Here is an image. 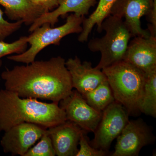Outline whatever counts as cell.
<instances>
[{"label": "cell", "mask_w": 156, "mask_h": 156, "mask_svg": "<svg viewBox=\"0 0 156 156\" xmlns=\"http://www.w3.org/2000/svg\"><path fill=\"white\" fill-rule=\"evenodd\" d=\"M5 89L20 97L58 103L72 92L71 78L61 56L6 69L1 74Z\"/></svg>", "instance_id": "obj_1"}, {"label": "cell", "mask_w": 156, "mask_h": 156, "mask_svg": "<svg viewBox=\"0 0 156 156\" xmlns=\"http://www.w3.org/2000/svg\"><path fill=\"white\" fill-rule=\"evenodd\" d=\"M66 121L65 112L58 103H46L20 97L5 89L0 90V131L5 132L21 123H33L48 128Z\"/></svg>", "instance_id": "obj_2"}, {"label": "cell", "mask_w": 156, "mask_h": 156, "mask_svg": "<svg viewBox=\"0 0 156 156\" xmlns=\"http://www.w3.org/2000/svg\"><path fill=\"white\" fill-rule=\"evenodd\" d=\"M115 101L128 111L130 115H137L145 82L146 73L124 60L102 69Z\"/></svg>", "instance_id": "obj_3"}, {"label": "cell", "mask_w": 156, "mask_h": 156, "mask_svg": "<svg viewBox=\"0 0 156 156\" xmlns=\"http://www.w3.org/2000/svg\"><path fill=\"white\" fill-rule=\"evenodd\" d=\"M101 29L105 32L104 35L90 40L88 48L92 52L101 53L100 61L95 67L102 70L123 60L133 36L124 20L112 15L104 20Z\"/></svg>", "instance_id": "obj_4"}, {"label": "cell", "mask_w": 156, "mask_h": 156, "mask_svg": "<svg viewBox=\"0 0 156 156\" xmlns=\"http://www.w3.org/2000/svg\"><path fill=\"white\" fill-rule=\"evenodd\" d=\"M85 17L74 14L68 16L64 24L57 27H52L48 23H43L32 32L27 37L30 48L23 53L8 56L11 61L28 64L35 60L38 54L50 45H59L65 37L73 34H80L83 30L82 23Z\"/></svg>", "instance_id": "obj_5"}, {"label": "cell", "mask_w": 156, "mask_h": 156, "mask_svg": "<svg viewBox=\"0 0 156 156\" xmlns=\"http://www.w3.org/2000/svg\"><path fill=\"white\" fill-rule=\"evenodd\" d=\"M127 110L117 101L102 112L101 119L90 144L97 149L108 152L112 142L121 134L129 121Z\"/></svg>", "instance_id": "obj_6"}, {"label": "cell", "mask_w": 156, "mask_h": 156, "mask_svg": "<svg viewBox=\"0 0 156 156\" xmlns=\"http://www.w3.org/2000/svg\"><path fill=\"white\" fill-rule=\"evenodd\" d=\"M155 140L151 127L142 119L129 120L117 137L112 156H138L143 147L153 143Z\"/></svg>", "instance_id": "obj_7"}, {"label": "cell", "mask_w": 156, "mask_h": 156, "mask_svg": "<svg viewBox=\"0 0 156 156\" xmlns=\"http://www.w3.org/2000/svg\"><path fill=\"white\" fill-rule=\"evenodd\" d=\"M47 129L30 123H21L13 126L4 132L1 139L0 144L3 151L12 155L24 156Z\"/></svg>", "instance_id": "obj_8"}, {"label": "cell", "mask_w": 156, "mask_h": 156, "mask_svg": "<svg viewBox=\"0 0 156 156\" xmlns=\"http://www.w3.org/2000/svg\"><path fill=\"white\" fill-rule=\"evenodd\" d=\"M59 102V106L64 110L68 121L87 132H95L102 112L97 111L90 106L80 92L73 90L69 96Z\"/></svg>", "instance_id": "obj_9"}, {"label": "cell", "mask_w": 156, "mask_h": 156, "mask_svg": "<svg viewBox=\"0 0 156 156\" xmlns=\"http://www.w3.org/2000/svg\"><path fill=\"white\" fill-rule=\"evenodd\" d=\"M155 5L156 0H116L110 15L124 19L132 36L148 37L150 33L142 28L140 18L148 14Z\"/></svg>", "instance_id": "obj_10"}, {"label": "cell", "mask_w": 156, "mask_h": 156, "mask_svg": "<svg viewBox=\"0 0 156 156\" xmlns=\"http://www.w3.org/2000/svg\"><path fill=\"white\" fill-rule=\"evenodd\" d=\"M123 60L148 73L156 70V36L134 37Z\"/></svg>", "instance_id": "obj_11"}, {"label": "cell", "mask_w": 156, "mask_h": 156, "mask_svg": "<svg viewBox=\"0 0 156 156\" xmlns=\"http://www.w3.org/2000/svg\"><path fill=\"white\" fill-rule=\"evenodd\" d=\"M66 66L71 78L73 88L81 95L93 90L107 78L102 70L92 67L90 62H82L76 56L66 61Z\"/></svg>", "instance_id": "obj_12"}, {"label": "cell", "mask_w": 156, "mask_h": 156, "mask_svg": "<svg viewBox=\"0 0 156 156\" xmlns=\"http://www.w3.org/2000/svg\"><path fill=\"white\" fill-rule=\"evenodd\" d=\"M81 129L69 121L47 129L56 156H76L79 148Z\"/></svg>", "instance_id": "obj_13"}, {"label": "cell", "mask_w": 156, "mask_h": 156, "mask_svg": "<svg viewBox=\"0 0 156 156\" xmlns=\"http://www.w3.org/2000/svg\"><path fill=\"white\" fill-rule=\"evenodd\" d=\"M97 3V0H63L56 9L45 13L37 18L30 25L29 31L32 32L46 23L54 26L58 22V17L69 12H73L77 16L84 17L88 14L91 7H94Z\"/></svg>", "instance_id": "obj_14"}, {"label": "cell", "mask_w": 156, "mask_h": 156, "mask_svg": "<svg viewBox=\"0 0 156 156\" xmlns=\"http://www.w3.org/2000/svg\"><path fill=\"white\" fill-rule=\"evenodd\" d=\"M0 5L5 9L9 19L21 20L26 25H31L45 13L44 9L33 3L32 0H0Z\"/></svg>", "instance_id": "obj_15"}, {"label": "cell", "mask_w": 156, "mask_h": 156, "mask_svg": "<svg viewBox=\"0 0 156 156\" xmlns=\"http://www.w3.org/2000/svg\"><path fill=\"white\" fill-rule=\"evenodd\" d=\"M116 0H99L95 11L87 18L83 20L82 23L83 30L78 37L79 41L83 43L88 41L89 34L95 26L97 27L98 32H101V24L110 14L112 7Z\"/></svg>", "instance_id": "obj_16"}, {"label": "cell", "mask_w": 156, "mask_h": 156, "mask_svg": "<svg viewBox=\"0 0 156 156\" xmlns=\"http://www.w3.org/2000/svg\"><path fill=\"white\" fill-rule=\"evenodd\" d=\"M82 96L90 106L100 112H102L111 104L115 101L107 80Z\"/></svg>", "instance_id": "obj_17"}, {"label": "cell", "mask_w": 156, "mask_h": 156, "mask_svg": "<svg viewBox=\"0 0 156 156\" xmlns=\"http://www.w3.org/2000/svg\"><path fill=\"white\" fill-rule=\"evenodd\" d=\"M139 110L140 112L156 118V70L146 73Z\"/></svg>", "instance_id": "obj_18"}, {"label": "cell", "mask_w": 156, "mask_h": 156, "mask_svg": "<svg viewBox=\"0 0 156 156\" xmlns=\"http://www.w3.org/2000/svg\"><path fill=\"white\" fill-rule=\"evenodd\" d=\"M40 141L27 152L24 156H55L56 155L52 140L47 131L42 135Z\"/></svg>", "instance_id": "obj_19"}, {"label": "cell", "mask_w": 156, "mask_h": 156, "mask_svg": "<svg viewBox=\"0 0 156 156\" xmlns=\"http://www.w3.org/2000/svg\"><path fill=\"white\" fill-rule=\"evenodd\" d=\"M27 36L20 37L17 41L12 43L0 41V67L2 64V58L13 53L19 54L23 53L27 50Z\"/></svg>", "instance_id": "obj_20"}, {"label": "cell", "mask_w": 156, "mask_h": 156, "mask_svg": "<svg viewBox=\"0 0 156 156\" xmlns=\"http://www.w3.org/2000/svg\"><path fill=\"white\" fill-rule=\"evenodd\" d=\"M87 132L83 130L81 132L79 143L80 148L76 156H106L108 152L95 149L91 145L87 135Z\"/></svg>", "instance_id": "obj_21"}, {"label": "cell", "mask_w": 156, "mask_h": 156, "mask_svg": "<svg viewBox=\"0 0 156 156\" xmlns=\"http://www.w3.org/2000/svg\"><path fill=\"white\" fill-rule=\"evenodd\" d=\"M21 20L9 22L4 17V12L0 9V41H5L6 38L17 31L22 26Z\"/></svg>", "instance_id": "obj_22"}, {"label": "cell", "mask_w": 156, "mask_h": 156, "mask_svg": "<svg viewBox=\"0 0 156 156\" xmlns=\"http://www.w3.org/2000/svg\"><path fill=\"white\" fill-rule=\"evenodd\" d=\"M63 0H32L33 3L44 9L47 12L58 8Z\"/></svg>", "instance_id": "obj_23"}]
</instances>
